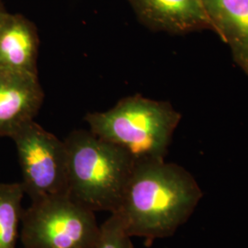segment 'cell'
Returning a JSON list of instances; mask_svg holds the SVG:
<instances>
[{
  "instance_id": "obj_1",
  "label": "cell",
  "mask_w": 248,
  "mask_h": 248,
  "mask_svg": "<svg viewBox=\"0 0 248 248\" xmlns=\"http://www.w3.org/2000/svg\"><path fill=\"white\" fill-rule=\"evenodd\" d=\"M202 198L186 169L165 160L136 162L115 213L128 234L153 242L173 235Z\"/></svg>"
},
{
  "instance_id": "obj_2",
  "label": "cell",
  "mask_w": 248,
  "mask_h": 248,
  "mask_svg": "<svg viewBox=\"0 0 248 248\" xmlns=\"http://www.w3.org/2000/svg\"><path fill=\"white\" fill-rule=\"evenodd\" d=\"M63 142L67 153V195L94 213H115L135 160L91 131H73Z\"/></svg>"
},
{
  "instance_id": "obj_3",
  "label": "cell",
  "mask_w": 248,
  "mask_h": 248,
  "mask_svg": "<svg viewBox=\"0 0 248 248\" xmlns=\"http://www.w3.org/2000/svg\"><path fill=\"white\" fill-rule=\"evenodd\" d=\"M179 112L166 101L134 95L86 116L89 131L126 151L135 162L165 160Z\"/></svg>"
},
{
  "instance_id": "obj_4",
  "label": "cell",
  "mask_w": 248,
  "mask_h": 248,
  "mask_svg": "<svg viewBox=\"0 0 248 248\" xmlns=\"http://www.w3.org/2000/svg\"><path fill=\"white\" fill-rule=\"evenodd\" d=\"M98 232L94 212L59 195L31 202L23 211L19 238L24 248H91Z\"/></svg>"
},
{
  "instance_id": "obj_5",
  "label": "cell",
  "mask_w": 248,
  "mask_h": 248,
  "mask_svg": "<svg viewBox=\"0 0 248 248\" xmlns=\"http://www.w3.org/2000/svg\"><path fill=\"white\" fill-rule=\"evenodd\" d=\"M11 139L16 145L25 195L31 202L67 195V153L64 142L34 121L21 127Z\"/></svg>"
},
{
  "instance_id": "obj_6",
  "label": "cell",
  "mask_w": 248,
  "mask_h": 248,
  "mask_svg": "<svg viewBox=\"0 0 248 248\" xmlns=\"http://www.w3.org/2000/svg\"><path fill=\"white\" fill-rule=\"evenodd\" d=\"M44 101L37 74L0 70V137L34 121Z\"/></svg>"
},
{
  "instance_id": "obj_7",
  "label": "cell",
  "mask_w": 248,
  "mask_h": 248,
  "mask_svg": "<svg viewBox=\"0 0 248 248\" xmlns=\"http://www.w3.org/2000/svg\"><path fill=\"white\" fill-rule=\"evenodd\" d=\"M138 17L154 30L183 34L212 29L201 0H128Z\"/></svg>"
},
{
  "instance_id": "obj_8",
  "label": "cell",
  "mask_w": 248,
  "mask_h": 248,
  "mask_svg": "<svg viewBox=\"0 0 248 248\" xmlns=\"http://www.w3.org/2000/svg\"><path fill=\"white\" fill-rule=\"evenodd\" d=\"M39 36L35 25L8 12L0 21V70L37 74Z\"/></svg>"
},
{
  "instance_id": "obj_9",
  "label": "cell",
  "mask_w": 248,
  "mask_h": 248,
  "mask_svg": "<svg viewBox=\"0 0 248 248\" xmlns=\"http://www.w3.org/2000/svg\"><path fill=\"white\" fill-rule=\"evenodd\" d=\"M211 28L248 75V0H201Z\"/></svg>"
},
{
  "instance_id": "obj_10",
  "label": "cell",
  "mask_w": 248,
  "mask_h": 248,
  "mask_svg": "<svg viewBox=\"0 0 248 248\" xmlns=\"http://www.w3.org/2000/svg\"><path fill=\"white\" fill-rule=\"evenodd\" d=\"M24 195L21 182L0 183V248H16Z\"/></svg>"
},
{
  "instance_id": "obj_11",
  "label": "cell",
  "mask_w": 248,
  "mask_h": 248,
  "mask_svg": "<svg viewBox=\"0 0 248 248\" xmlns=\"http://www.w3.org/2000/svg\"><path fill=\"white\" fill-rule=\"evenodd\" d=\"M91 248H133L132 237L116 213L99 225V232Z\"/></svg>"
},
{
  "instance_id": "obj_12",
  "label": "cell",
  "mask_w": 248,
  "mask_h": 248,
  "mask_svg": "<svg viewBox=\"0 0 248 248\" xmlns=\"http://www.w3.org/2000/svg\"><path fill=\"white\" fill-rule=\"evenodd\" d=\"M8 13V11L6 10V9L4 8V6H3V4L1 3V1H0V21H1V19L5 17V15Z\"/></svg>"
},
{
  "instance_id": "obj_13",
  "label": "cell",
  "mask_w": 248,
  "mask_h": 248,
  "mask_svg": "<svg viewBox=\"0 0 248 248\" xmlns=\"http://www.w3.org/2000/svg\"></svg>"
}]
</instances>
